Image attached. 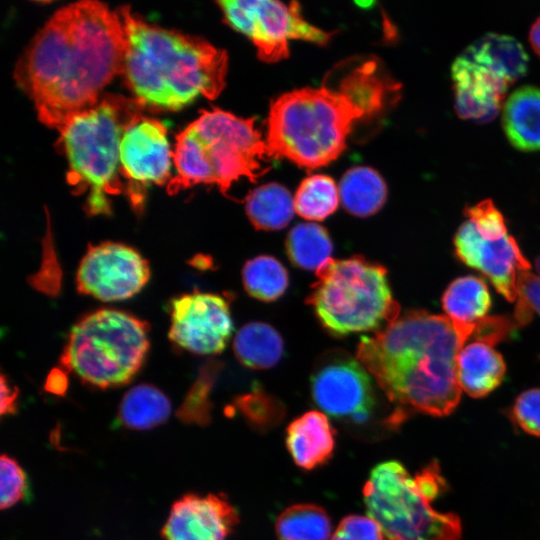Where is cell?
Instances as JSON below:
<instances>
[{
  "label": "cell",
  "instance_id": "obj_2",
  "mask_svg": "<svg viewBox=\"0 0 540 540\" xmlns=\"http://www.w3.org/2000/svg\"><path fill=\"white\" fill-rule=\"evenodd\" d=\"M400 91L377 57L348 58L320 87L295 89L272 102L265 139L269 155L310 170L325 166L344 151L354 126L384 114Z\"/></svg>",
  "mask_w": 540,
  "mask_h": 540
},
{
  "label": "cell",
  "instance_id": "obj_31",
  "mask_svg": "<svg viewBox=\"0 0 540 540\" xmlns=\"http://www.w3.org/2000/svg\"><path fill=\"white\" fill-rule=\"evenodd\" d=\"M0 471V507L2 510L31 498L28 476L14 458L3 454Z\"/></svg>",
  "mask_w": 540,
  "mask_h": 540
},
{
  "label": "cell",
  "instance_id": "obj_9",
  "mask_svg": "<svg viewBox=\"0 0 540 540\" xmlns=\"http://www.w3.org/2000/svg\"><path fill=\"white\" fill-rule=\"evenodd\" d=\"M149 325L117 309H100L72 327L62 365L83 382L98 388L129 383L143 365L149 349Z\"/></svg>",
  "mask_w": 540,
  "mask_h": 540
},
{
  "label": "cell",
  "instance_id": "obj_18",
  "mask_svg": "<svg viewBox=\"0 0 540 540\" xmlns=\"http://www.w3.org/2000/svg\"><path fill=\"white\" fill-rule=\"evenodd\" d=\"M286 445L295 464L311 470L332 457L335 431L324 413L309 411L289 424Z\"/></svg>",
  "mask_w": 540,
  "mask_h": 540
},
{
  "label": "cell",
  "instance_id": "obj_24",
  "mask_svg": "<svg viewBox=\"0 0 540 540\" xmlns=\"http://www.w3.org/2000/svg\"><path fill=\"white\" fill-rule=\"evenodd\" d=\"M446 316L460 324H478L487 317L491 297L486 283L475 276L455 279L442 296Z\"/></svg>",
  "mask_w": 540,
  "mask_h": 540
},
{
  "label": "cell",
  "instance_id": "obj_11",
  "mask_svg": "<svg viewBox=\"0 0 540 540\" xmlns=\"http://www.w3.org/2000/svg\"><path fill=\"white\" fill-rule=\"evenodd\" d=\"M217 4L225 22L249 38L258 58L267 63L287 58L290 40L326 45L333 35L307 22L295 1L222 0Z\"/></svg>",
  "mask_w": 540,
  "mask_h": 540
},
{
  "label": "cell",
  "instance_id": "obj_36",
  "mask_svg": "<svg viewBox=\"0 0 540 540\" xmlns=\"http://www.w3.org/2000/svg\"><path fill=\"white\" fill-rule=\"evenodd\" d=\"M17 389L12 387L6 380L5 375H1V415H12L17 409Z\"/></svg>",
  "mask_w": 540,
  "mask_h": 540
},
{
  "label": "cell",
  "instance_id": "obj_3",
  "mask_svg": "<svg viewBox=\"0 0 540 540\" xmlns=\"http://www.w3.org/2000/svg\"><path fill=\"white\" fill-rule=\"evenodd\" d=\"M489 332V317L466 325L446 315L411 310L373 336L361 337L356 358L400 408V417L404 408L442 417L460 401L459 352L469 339H484Z\"/></svg>",
  "mask_w": 540,
  "mask_h": 540
},
{
  "label": "cell",
  "instance_id": "obj_35",
  "mask_svg": "<svg viewBox=\"0 0 540 540\" xmlns=\"http://www.w3.org/2000/svg\"><path fill=\"white\" fill-rule=\"evenodd\" d=\"M380 526L369 516L348 515L341 520L332 540H383Z\"/></svg>",
  "mask_w": 540,
  "mask_h": 540
},
{
  "label": "cell",
  "instance_id": "obj_21",
  "mask_svg": "<svg viewBox=\"0 0 540 540\" xmlns=\"http://www.w3.org/2000/svg\"><path fill=\"white\" fill-rule=\"evenodd\" d=\"M503 128L510 143L522 151L540 150V89L523 86L507 99Z\"/></svg>",
  "mask_w": 540,
  "mask_h": 540
},
{
  "label": "cell",
  "instance_id": "obj_5",
  "mask_svg": "<svg viewBox=\"0 0 540 540\" xmlns=\"http://www.w3.org/2000/svg\"><path fill=\"white\" fill-rule=\"evenodd\" d=\"M272 158L253 118H241L215 108L203 111L176 136V175L169 194L197 184H216L223 194L241 177L257 181Z\"/></svg>",
  "mask_w": 540,
  "mask_h": 540
},
{
  "label": "cell",
  "instance_id": "obj_30",
  "mask_svg": "<svg viewBox=\"0 0 540 540\" xmlns=\"http://www.w3.org/2000/svg\"><path fill=\"white\" fill-rule=\"evenodd\" d=\"M340 197L334 180L323 174L311 175L294 196L295 212L306 220L322 221L335 212Z\"/></svg>",
  "mask_w": 540,
  "mask_h": 540
},
{
  "label": "cell",
  "instance_id": "obj_17",
  "mask_svg": "<svg viewBox=\"0 0 540 540\" xmlns=\"http://www.w3.org/2000/svg\"><path fill=\"white\" fill-rule=\"evenodd\" d=\"M451 77L459 117L479 123L496 117L509 87L506 81L463 55L453 62Z\"/></svg>",
  "mask_w": 540,
  "mask_h": 540
},
{
  "label": "cell",
  "instance_id": "obj_27",
  "mask_svg": "<svg viewBox=\"0 0 540 540\" xmlns=\"http://www.w3.org/2000/svg\"><path fill=\"white\" fill-rule=\"evenodd\" d=\"M333 245L328 231L316 223H300L294 226L286 238V252L297 267L317 271L332 258Z\"/></svg>",
  "mask_w": 540,
  "mask_h": 540
},
{
  "label": "cell",
  "instance_id": "obj_34",
  "mask_svg": "<svg viewBox=\"0 0 540 540\" xmlns=\"http://www.w3.org/2000/svg\"><path fill=\"white\" fill-rule=\"evenodd\" d=\"M511 418L524 432L540 436V388L524 391L516 398Z\"/></svg>",
  "mask_w": 540,
  "mask_h": 540
},
{
  "label": "cell",
  "instance_id": "obj_4",
  "mask_svg": "<svg viewBox=\"0 0 540 540\" xmlns=\"http://www.w3.org/2000/svg\"><path fill=\"white\" fill-rule=\"evenodd\" d=\"M127 49L123 75L143 106L179 110L199 97L213 100L225 87L228 55L208 41L151 25L118 8Z\"/></svg>",
  "mask_w": 540,
  "mask_h": 540
},
{
  "label": "cell",
  "instance_id": "obj_6",
  "mask_svg": "<svg viewBox=\"0 0 540 540\" xmlns=\"http://www.w3.org/2000/svg\"><path fill=\"white\" fill-rule=\"evenodd\" d=\"M135 98L106 94L99 102L72 116L59 130L69 163L67 180L74 192L88 190L89 214H110L108 195L121 192L120 145L127 127L141 113Z\"/></svg>",
  "mask_w": 540,
  "mask_h": 540
},
{
  "label": "cell",
  "instance_id": "obj_25",
  "mask_svg": "<svg viewBox=\"0 0 540 540\" xmlns=\"http://www.w3.org/2000/svg\"><path fill=\"white\" fill-rule=\"evenodd\" d=\"M245 210L257 230H280L293 218L294 199L289 190L281 184L267 183L247 195Z\"/></svg>",
  "mask_w": 540,
  "mask_h": 540
},
{
  "label": "cell",
  "instance_id": "obj_22",
  "mask_svg": "<svg viewBox=\"0 0 540 540\" xmlns=\"http://www.w3.org/2000/svg\"><path fill=\"white\" fill-rule=\"evenodd\" d=\"M338 190L345 210L358 217L375 214L387 199V186L382 176L373 168L365 166L346 171Z\"/></svg>",
  "mask_w": 540,
  "mask_h": 540
},
{
  "label": "cell",
  "instance_id": "obj_8",
  "mask_svg": "<svg viewBox=\"0 0 540 540\" xmlns=\"http://www.w3.org/2000/svg\"><path fill=\"white\" fill-rule=\"evenodd\" d=\"M307 303L334 336L379 331L400 316L387 270L362 256L326 260Z\"/></svg>",
  "mask_w": 540,
  "mask_h": 540
},
{
  "label": "cell",
  "instance_id": "obj_13",
  "mask_svg": "<svg viewBox=\"0 0 540 540\" xmlns=\"http://www.w3.org/2000/svg\"><path fill=\"white\" fill-rule=\"evenodd\" d=\"M150 278L148 261L133 247L118 242L90 245L76 274L81 294L104 302L131 298Z\"/></svg>",
  "mask_w": 540,
  "mask_h": 540
},
{
  "label": "cell",
  "instance_id": "obj_1",
  "mask_svg": "<svg viewBox=\"0 0 540 540\" xmlns=\"http://www.w3.org/2000/svg\"><path fill=\"white\" fill-rule=\"evenodd\" d=\"M127 36L119 10L85 0L58 9L33 37L14 72L38 119L58 131L95 106L123 73Z\"/></svg>",
  "mask_w": 540,
  "mask_h": 540
},
{
  "label": "cell",
  "instance_id": "obj_7",
  "mask_svg": "<svg viewBox=\"0 0 540 540\" xmlns=\"http://www.w3.org/2000/svg\"><path fill=\"white\" fill-rule=\"evenodd\" d=\"M446 489L440 466L432 461L413 476L398 461L376 465L363 488L367 514L385 540H459L460 518L434 508Z\"/></svg>",
  "mask_w": 540,
  "mask_h": 540
},
{
  "label": "cell",
  "instance_id": "obj_23",
  "mask_svg": "<svg viewBox=\"0 0 540 540\" xmlns=\"http://www.w3.org/2000/svg\"><path fill=\"white\" fill-rule=\"evenodd\" d=\"M171 413V402L157 387L139 384L123 396L119 423L131 430H148L166 422Z\"/></svg>",
  "mask_w": 540,
  "mask_h": 540
},
{
  "label": "cell",
  "instance_id": "obj_32",
  "mask_svg": "<svg viewBox=\"0 0 540 540\" xmlns=\"http://www.w3.org/2000/svg\"><path fill=\"white\" fill-rule=\"evenodd\" d=\"M538 274L530 270L521 272L518 279V296L514 309V322L517 326L529 323L533 313L540 315V257L536 260Z\"/></svg>",
  "mask_w": 540,
  "mask_h": 540
},
{
  "label": "cell",
  "instance_id": "obj_37",
  "mask_svg": "<svg viewBox=\"0 0 540 540\" xmlns=\"http://www.w3.org/2000/svg\"><path fill=\"white\" fill-rule=\"evenodd\" d=\"M529 41L533 50L540 56V17L533 23L530 29Z\"/></svg>",
  "mask_w": 540,
  "mask_h": 540
},
{
  "label": "cell",
  "instance_id": "obj_16",
  "mask_svg": "<svg viewBox=\"0 0 540 540\" xmlns=\"http://www.w3.org/2000/svg\"><path fill=\"white\" fill-rule=\"evenodd\" d=\"M239 522L223 494L189 493L171 507L161 535L165 540H226Z\"/></svg>",
  "mask_w": 540,
  "mask_h": 540
},
{
  "label": "cell",
  "instance_id": "obj_12",
  "mask_svg": "<svg viewBox=\"0 0 540 540\" xmlns=\"http://www.w3.org/2000/svg\"><path fill=\"white\" fill-rule=\"evenodd\" d=\"M315 404L333 418L363 425L374 416L376 386L357 358L334 350L317 361L311 374Z\"/></svg>",
  "mask_w": 540,
  "mask_h": 540
},
{
  "label": "cell",
  "instance_id": "obj_19",
  "mask_svg": "<svg viewBox=\"0 0 540 540\" xmlns=\"http://www.w3.org/2000/svg\"><path fill=\"white\" fill-rule=\"evenodd\" d=\"M494 344L475 340L465 345L457 358V379L461 390L473 398L483 397L498 387L506 371Z\"/></svg>",
  "mask_w": 540,
  "mask_h": 540
},
{
  "label": "cell",
  "instance_id": "obj_29",
  "mask_svg": "<svg viewBox=\"0 0 540 540\" xmlns=\"http://www.w3.org/2000/svg\"><path fill=\"white\" fill-rule=\"evenodd\" d=\"M242 279L247 293L265 302L280 298L289 283L285 267L276 258L268 255L248 260L242 270Z\"/></svg>",
  "mask_w": 540,
  "mask_h": 540
},
{
  "label": "cell",
  "instance_id": "obj_26",
  "mask_svg": "<svg viewBox=\"0 0 540 540\" xmlns=\"http://www.w3.org/2000/svg\"><path fill=\"white\" fill-rule=\"evenodd\" d=\"M283 340L269 324L250 322L236 334L233 350L238 360L248 368L268 369L275 366L283 354Z\"/></svg>",
  "mask_w": 540,
  "mask_h": 540
},
{
  "label": "cell",
  "instance_id": "obj_33",
  "mask_svg": "<svg viewBox=\"0 0 540 540\" xmlns=\"http://www.w3.org/2000/svg\"><path fill=\"white\" fill-rule=\"evenodd\" d=\"M209 383L207 378L199 377L192 386L184 402L177 411L178 418L186 424L205 425L210 421L208 401Z\"/></svg>",
  "mask_w": 540,
  "mask_h": 540
},
{
  "label": "cell",
  "instance_id": "obj_10",
  "mask_svg": "<svg viewBox=\"0 0 540 540\" xmlns=\"http://www.w3.org/2000/svg\"><path fill=\"white\" fill-rule=\"evenodd\" d=\"M454 246L457 257L482 272L509 302L517 300L518 279L531 269L519 245L508 233L502 213L490 199L466 207Z\"/></svg>",
  "mask_w": 540,
  "mask_h": 540
},
{
  "label": "cell",
  "instance_id": "obj_15",
  "mask_svg": "<svg viewBox=\"0 0 540 540\" xmlns=\"http://www.w3.org/2000/svg\"><path fill=\"white\" fill-rule=\"evenodd\" d=\"M172 162L167 128L161 121L141 115L127 127L120 145L119 173L128 180L134 207L142 203L146 186L171 180Z\"/></svg>",
  "mask_w": 540,
  "mask_h": 540
},
{
  "label": "cell",
  "instance_id": "obj_28",
  "mask_svg": "<svg viewBox=\"0 0 540 540\" xmlns=\"http://www.w3.org/2000/svg\"><path fill=\"white\" fill-rule=\"evenodd\" d=\"M278 540H329L331 519L315 504H295L287 507L277 518Z\"/></svg>",
  "mask_w": 540,
  "mask_h": 540
},
{
  "label": "cell",
  "instance_id": "obj_14",
  "mask_svg": "<svg viewBox=\"0 0 540 540\" xmlns=\"http://www.w3.org/2000/svg\"><path fill=\"white\" fill-rule=\"evenodd\" d=\"M168 337L178 347L199 355L222 352L233 332L229 303L218 294L193 292L170 302Z\"/></svg>",
  "mask_w": 540,
  "mask_h": 540
},
{
  "label": "cell",
  "instance_id": "obj_20",
  "mask_svg": "<svg viewBox=\"0 0 540 540\" xmlns=\"http://www.w3.org/2000/svg\"><path fill=\"white\" fill-rule=\"evenodd\" d=\"M506 81L509 85L523 77L528 69V55L513 37L487 33L471 43L461 54Z\"/></svg>",
  "mask_w": 540,
  "mask_h": 540
}]
</instances>
